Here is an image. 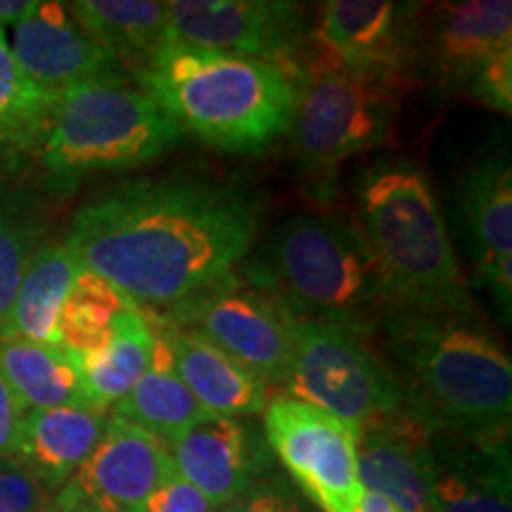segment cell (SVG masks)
<instances>
[{"label":"cell","instance_id":"1","mask_svg":"<svg viewBox=\"0 0 512 512\" xmlns=\"http://www.w3.org/2000/svg\"><path fill=\"white\" fill-rule=\"evenodd\" d=\"M259 230L254 197L233 185L166 176L119 185L76 211L64 245L83 271L164 309L226 278Z\"/></svg>","mask_w":512,"mask_h":512},{"label":"cell","instance_id":"2","mask_svg":"<svg viewBox=\"0 0 512 512\" xmlns=\"http://www.w3.org/2000/svg\"><path fill=\"white\" fill-rule=\"evenodd\" d=\"M373 337L403 396L430 434L510 432L512 361L475 304L392 302Z\"/></svg>","mask_w":512,"mask_h":512},{"label":"cell","instance_id":"3","mask_svg":"<svg viewBox=\"0 0 512 512\" xmlns=\"http://www.w3.org/2000/svg\"><path fill=\"white\" fill-rule=\"evenodd\" d=\"M136 76L178 131L214 150L259 155L292 128L297 88L278 64L164 43Z\"/></svg>","mask_w":512,"mask_h":512},{"label":"cell","instance_id":"4","mask_svg":"<svg viewBox=\"0 0 512 512\" xmlns=\"http://www.w3.org/2000/svg\"><path fill=\"white\" fill-rule=\"evenodd\" d=\"M356 228L380 264L392 302L470 304L432 181L411 159L358 171Z\"/></svg>","mask_w":512,"mask_h":512},{"label":"cell","instance_id":"5","mask_svg":"<svg viewBox=\"0 0 512 512\" xmlns=\"http://www.w3.org/2000/svg\"><path fill=\"white\" fill-rule=\"evenodd\" d=\"M252 280L294 318L375 330L392 290L354 221L297 214L273 230Z\"/></svg>","mask_w":512,"mask_h":512},{"label":"cell","instance_id":"6","mask_svg":"<svg viewBox=\"0 0 512 512\" xmlns=\"http://www.w3.org/2000/svg\"><path fill=\"white\" fill-rule=\"evenodd\" d=\"M181 138L150 93L126 76H105L57 95L36 150L48 174L72 183L95 171L136 169Z\"/></svg>","mask_w":512,"mask_h":512},{"label":"cell","instance_id":"7","mask_svg":"<svg viewBox=\"0 0 512 512\" xmlns=\"http://www.w3.org/2000/svg\"><path fill=\"white\" fill-rule=\"evenodd\" d=\"M294 67L290 131L311 176L335 174L347 159L387 143L408 81L354 69L318 46Z\"/></svg>","mask_w":512,"mask_h":512},{"label":"cell","instance_id":"8","mask_svg":"<svg viewBox=\"0 0 512 512\" xmlns=\"http://www.w3.org/2000/svg\"><path fill=\"white\" fill-rule=\"evenodd\" d=\"M280 387L344 422L356 437L363 427L406 411L373 330L356 325L294 318L290 368Z\"/></svg>","mask_w":512,"mask_h":512},{"label":"cell","instance_id":"9","mask_svg":"<svg viewBox=\"0 0 512 512\" xmlns=\"http://www.w3.org/2000/svg\"><path fill=\"white\" fill-rule=\"evenodd\" d=\"M157 316L207 339L268 384L285 382L294 316L256 280L238 278L233 271L181 302L164 306Z\"/></svg>","mask_w":512,"mask_h":512},{"label":"cell","instance_id":"10","mask_svg":"<svg viewBox=\"0 0 512 512\" xmlns=\"http://www.w3.org/2000/svg\"><path fill=\"white\" fill-rule=\"evenodd\" d=\"M261 430L306 501L320 512H358L366 489L358 477L356 434L344 422L280 392L268 396Z\"/></svg>","mask_w":512,"mask_h":512},{"label":"cell","instance_id":"11","mask_svg":"<svg viewBox=\"0 0 512 512\" xmlns=\"http://www.w3.org/2000/svg\"><path fill=\"white\" fill-rule=\"evenodd\" d=\"M306 41V8L290 0H174L166 43L290 69Z\"/></svg>","mask_w":512,"mask_h":512},{"label":"cell","instance_id":"12","mask_svg":"<svg viewBox=\"0 0 512 512\" xmlns=\"http://www.w3.org/2000/svg\"><path fill=\"white\" fill-rule=\"evenodd\" d=\"M512 53L510 0L439 3L418 17L415 67H425L439 88L470 93L496 57Z\"/></svg>","mask_w":512,"mask_h":512},{"label":"cell","instance_id":"13","mask_svg":"<svg viewBox=\"0 0 512 512\" xmlns=\"http://www.w3.org/2000/svg\"><path fill=\"white\" fill-rule=\"evenodd\" d=\"M318 48L363 72L408 81L418 53L422 5L392 0H332L320 5Z\"/></svg>","mask_w":512,"mask_h":512},{"label":"cell","instance_id":"14","mask_svg":"<svg viewBox=\"0 0 512 512\" xmlns=\"http://www.w3.org/2000/svg\"><path fill=\"white\" fill-rule=\"evenodd\" d=\"M174 472V460L162 441L110 413L91 458L55 496L105 512H138Z\"/></svg>","mask_w":512,"mask_h":512},{"label":"cell","instance_id":"15","mask_svg":"<svg viewBox=\"0 0 512 512\" xmlns=\"http://www.w3.org/2000/svg\"><path fill=\"white\" fill-rule=\"evenodd\" d=\"M176 472L214 508H223L273 470L264 430L249 418H211L164 441Z\"/></svg>","mask_w":512,"mask_h":512},{"label":"cell","instance_id":"16","mask_svg":"<svg viewBox=\"0 0 512 512\" xmlns=\"http://www.w3.org/2000/svg\"><path fill=\"white\" fill-rule=\"evenodd\" d=\"M458 223L479 287L494 297L505 323L512 311V169L508 155L472 164L456 192Z\"/></svg>","mask_w":512,"mask_h":512},{"label":"cell","instance_id":"17","mask_svg":"<svg viewBox=\"0 0 512 512\" xmlns=\"http://www.w3.org/2000/svg\"><path fill=\"white\" fill-rule=\"evenodd\" d=\"M12 55L43 91L60 95L79 83L121 76L124 67L110 50L93 41L72 17L67 3H41L12 27Z\"/></svg>","mask_w":512,"mask_h":512},{"label":"cell","instance_id":"18","mask_svg":"<svg viewBox=\"0 0 512 512\" xmlns=\"http://www.w3.org/2000/svg\"><path fill=\"white\" fill-rule=\"evenodd\" d=\"M434 512H512L510 432L430 434Z\"/></svg>","mask_w":512,"mask_h":512},{"label":"cell","instance_id":"19","mask_svg":"<svg viewBox=\"0 0 512 512\" xmlns=\"http://www.w3.org/2000/svg\"><path fill=\"white\" fill-rule=\"evenodd\" d=\"M356 453L363 489L384 496L399 512H434L430 432L408 411L363 427Z\"/></svg>","mask_w":512,"mask_h":512},{"label":"cell","instance_id":"20","mask_svg":"<svg viewBox=\"0 0 512 512\" xmlns=\"http://www.w3.org/2000/svg\"><path fill=\"white\" fill-rule=\"evenodd\" d=\"M145 318L169 351L176 375L209 415L254 418L264 413L271 396V384L264 377L223 354L207 339L166 323L157 313H145Z\"/></svg>","mask_w":512,"mask_h":512},{"label":"cell","instance_id":"21","mask_svg":"<svg viewBox=\"0 0 512 512\" xmlns=\"http://www.w3.org/2000/svg\"><path fill=\"white\" fill-rule=\"evenodd\" d=\"M110 413L91 406H60L29 411L19 430L15 460L57 494L91 458L105 434Z\"/></svg>","mask_w":512,"mask_h":512},{"label":"cell","instance_id":"22","mask_svg":"<svg viewBox=\"0 0 512 512\" xmlns=\"http://www.w3.org/2000/svg\"><path fill=\"white\" fill-rule=\"evenodd\" d=\"M81 266L64 242L41 245L29 259L8 316L0 323V339H22L60 347V316Z\"/></svg>","mask_w":512,"mask_h":512},{"label":"cell","instance_id":"23","mask_svg":"<svg viewBox=\"0 0 512 512\" xmlns=\"http://www.w3.org/2000/svg\"><path fill=\"white\" fill-rule=\"evenodd\" d=\"M72 17L93 41L121 62L143 72L166 43L169 3L159 0H76L67 3Z\"/></svg>","mask_w":512,"mask_h":512},{"label":"cell","instance_id":"24","mask_svg":"<svg viewBox=\"0 0 512 512\" xmlns=\"http://www.w3.org/2000/svg\"><path fill=\"white\" fill-rule=\"evenodd\" d=\"M0 375L24 411L88 406L74 356L55 344L0 339Z\"/></svg>","mask_w":512,"mask_h":512},{"label":"cell","instance_id":"25","mask_svg":"<svg viewBox=\"0 0 512 512\" xmlns=\"http://www.w3.org/2000/svg\"><path fill=\"white\" fill-rule=\"evenodd\" d=\"M152 330V328H150ZM155 335V332H152ZM117 418L150 432L159 441H169L176 434L211 418L197 403L190 389L181 382L171 366V356L164 342L155 335V356L150 370L140 377L136 387L110 411Z\"/></svg>","mask_w":512,"mask_h":512},{"label":"cell","instance_id":"26","mask_svg":"<svg viewBox=\"0 0 512 512\" xmlns=\"http://www.w3.org/2000/svg\"><path fill=\"white\" fill-rule=\"evenodd\" d=\"M72 356L79 368L88 406L110 413L150 370L155 356V335L145 318V309L128 320L107 344Z\"/></svg>","mask_w":512,"mask_h":512},{"label":"cell","instance_id":"27","mask_svg":"<svg viewBox=\"0 0 512 512\" xmlns=\"http://www.w3.org/2000/svg\"><path fill=\"white\" fill-rule=\"evenodd\" d=\"M143 309L119 287L91 271L76 273L60 316V347L83 354L107 344Z\"/></svg>","mask_w":512,"mask_h":512},{"label":"cell","instance_id":"28","mask_svg":"<svg viewBox=\"0 0 512 512\" xmlns=\"http://www.w3.org/2000/svg\"><path fill=\"white\" fill-rule=\"evenodd\" d=\"M55 98L57 95L38 88L19 67L8 34L0 29V147L36 150Z\"/></svg>","mask_w":512,"mask_h":512},{"label":"cell","instance_id":"29","mask_svg":"<svg viewBox=\"0 0 512 512\" xmlns=\"http://www.w3.org/2000/svg\"><path fill=\"white\" fill-rule=\"evenodd\" d=\"M36 240V230L24 216L0 207V323L8 316L29 259L41 247Z\"/></svg>","mask_w":512,"mask_h":512},{"label":"cell","instance_id":"30","mask_svg":"<svg viewBox=\"0 0 512 512\" xmlns=\"http://www.w3.org/2000/svg\"><path fill=\"white\" fill-rule=\"evenodd\" d=\"M216 512H318L290 479L271 470Z\"/></svg>","mask_w":512,"mask_h":512},{"label":"cell","instance_id":"31","mask_svg":"<svg viewBox=\"0 0 512 512\" xmlns=\"http://www.w3.org/2000/svg\"><path fill=\"white\" fill-rule=\"evenodd\" d=\"M55 494L15 458H0V512H50Z\"/></svg>","mask_w":512,"mask_h":512},{"label":"cell","instance_id":"32","mask_svg":"<svg viewBox=\"0 0 512 512\" xmlns=\"http://www.w3.org/2000/svg\"><path fill=\"white\" fill-rule=\"evenodd\" d=\"M207 498H204L195 486L174 472L166 482H162L145 498L138 512H216Z\"/></svg>","mask_w":512,"mask_h":512},{"label":"cell","instance_id":"33","mask_svg":"<svg viewBox=\"0 0 512 512\" xmlns=\"http://www.w3.org/2000/svg\"><path fill=\"white\" fill-rule=\"evenodd\" d=\"M470 98H475L491 110L510 114L512 112V53L496 57L489 67L479 74V79L472 83Z\"/></svg>","mask_w":512,"mask_h":512},{"label":"cell","instance_id":"34","mask_svg":"<svg viewBox=\"0 0 512 512\" xmlns=\"http://www.w3.org/2000/svg\"><path fill=\"white\" fill-rule=\"evenodd\" d=\"M24 415H27V411L19 406L17 396L12 394L8 382L0 375V458L15 456Z\"/></svg>","mask_w":512,"mask_h":512},{"label":"cell","instance_id":"35","mask_svg":"<svg viewBox=\"0 0 512 512\" xmlns=\"http://www.w3.org/2000/svg\"><path fill=\"white\" fill-rule=\"evenodd\" d=\"M38 0H0V29L15 27L36 10Z\"/></svg>","mask_w":512,"mask_h":512},{"label":"cell","instance_id":"36","mask_svg":"<svg viewBox=\"0 0 512 512\" xmlns=\"http://www.w3.org/2000/svg\"><path fill=\"white\" fill-rule=\"evenodd\" d=\"M358 512H399L387 498L375 494V491H363L361 503H358Z\"/></svg>","mask_w":512,"mask_h":512},{"label":"cell","instance_id":"37","mask_svg":"<svg viewBox=\"0 0 512 512\" xmlns=\"http://www.w3.org/2000/svg\"><path fill=\"white\" fill-rule=\"evenodd\" d=\"M50 512H105V510H98L93 508V505H86V503H74V501H62V498H53V510Z\"/></svg>","mask_w":512,"mask_h":512}]
</instances>
